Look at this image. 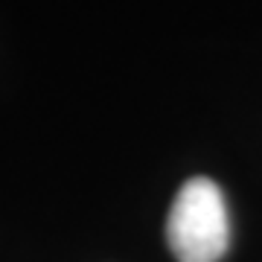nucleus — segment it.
Here are the masks:
<instances>
[{"instance_id":"nucleus-1","label":"nucleus","mask_w":262,"mask_h":262,"mask_svg":"<svg viewBox=\"0 0 262 262\" xmlns=\"http://www.w3.org/2000/svg\"><path fill=\"white\" fill-rule=\"evenodd\" d=\"M166 242L178 262H219L230 245V215L222 187L189 178L169 207Z\"/></svg>"}]
</instances>
